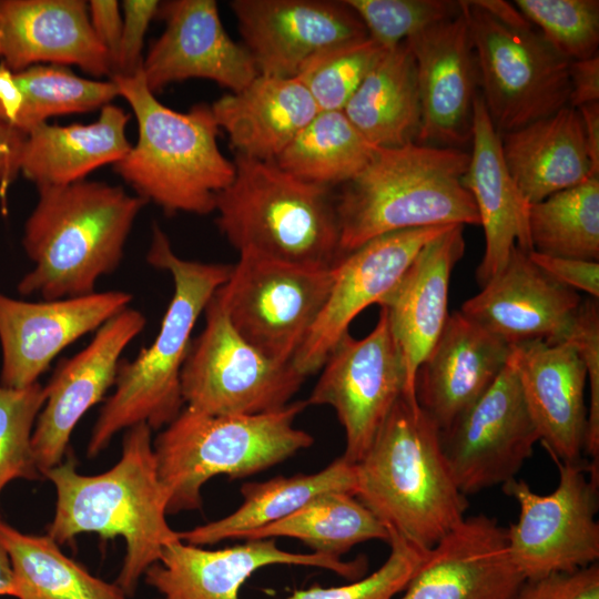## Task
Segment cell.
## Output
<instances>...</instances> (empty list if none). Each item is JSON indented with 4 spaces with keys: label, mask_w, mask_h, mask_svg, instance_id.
Returning a JSON list of instances; mask_svg holds the SVG:
<instances>
[{
    "label": "cell",
    "mask_w": 599,
    "mask_h": 599,
    "mask_svg": "<svg viewBox=\"0 0 599 599\" xmlns=\"http://www.w3.org/2000/svg\"><path fill=\"white\" fill-rule=\"evenodd\" d=\"M151 432L144 423L128 428L121 458L102 474L81 475L72 459L43 474L57 491L47 535L58 545L83 532L121 536L126 547L115 583L126 596L135 592L163 548L181 540L166 521L169 497L158 474Z\"/></svg>",
    "instance_id": "cell-1"
},
{
    "label": "cell",
    "mask_w": 599,
    "mask_h": 599,
    "mask_svg": "<svg viewBox=\"0 0 599 599\" xmlns=\"http://www.w3.org/2000/svg\"><path fill=\"white\" fill-rule=\"evenodd\" d=\"M22 244L34 267L21 295L53 301L90 295L120 265L134 221L146 202L122 186L81 180L38 189Z\"/></svg>",
    "instance_id": "cell-2"
},
{
    "label": "cell",
    "mask_w": 599,
    "mask_h": 599,
    "mask_svg": "<svg viewBox=\"0 0 599 599\" xmlns=\"http://www.w3.org/2000/svg\"><path fill=\"white\" fill-rule=\"evenodd\" d=\"M355 497L379 521L423 549H433L466 517L443 451L440 430L417 399L398 398L356 463Z\"/></svg>",
    "instance_id": "cell-3"
},
{
    "label": "cell",
    "mask_w": 599,
    "mask_h": 599,
    "mask_svg": "<svg viewBox=\"0 0 599 599\" xmlns=\"http://www.w3.org/2000/svg\"><path fill=\"white\" fill-rule=\"evenodd\" d=\"M470 155L463 149L409 142L376 148L368 164L342 184L335 200L342 256L392 232L479 225L464 185Z\"/></svg>",
    "instance_id": "cell-4"
},
{
    "label": "cell",
    "mask_w": 599,
    "mask_h": 599,
    "mask_svg": "<svg viewBox=\"0 0 599 599\" xmlns=\"http://www.w3.org/2000/svg\"><path fill=\"white\" fill-rule=\"evenodd\" d=\"M150 265L167 271L173 295L153 343L132 359H121L115 389L92 428L88 456L95 457L121 430L144 423L151 429L169 425L182 410L181 372L191 334L213 294L229 280L233 265L204 263L177 256L166 234L152 229L146 254Z\"/></svg>",
    "instance_id": "cell-5"
},
{
    "label": "cell",
    "mask_w": 599,
    "mask_h": 599,
    "mask_svg": "<svg viewBox=\"0 0 599 599\" xmlns=\"http://www.w3.org/2000/svg\"><path fill=\"white\" fill-rule=\"evenodd\" d=\"M119 95L131 106L138 141L114 172L146 203L166 213L205 215L234 179L235 165L217 145L219 125L211 105L196 104L179 112L161 103L148 88L140 69L113 74Z\"/></svg>",
    "instance_id": "cell-6"
},
{
    "label": "cell",
    "mask_w": 599,
    "mask_h": 599,
    "mask_svg": "<svg viewBox=\"0 0 599 599\" xmlns=\"http://www.w3.org/2000/svg\"><path fill=\"white\" fill-rule=\"evenodd\" d=\"M233 181L219 193L216 224L240 256L328 268L342 257L331 189L274 161L235 154Z\"/></svg>",
    "instance_id": "cell-7"
},
{
    "label": "cell",
    "mask_w": 599,
    "mask_h": 599,
    "mask_svg": "<svg viewBox=\"0 0 599 599\" xmlns=\"http://www.w3.org/2000/svg\"><path fill=\"white\" fill-rule=\"evenodd\" d=\"M306 400L254 415H207L183 408L156 436L153 451L167 515L202 507V487L216 475L241 479L266 470L314 443L294 426Z\"/></svg>",
    "instance_id": "cell-8"
},
{
    "label": "cell",
    "mask_w": 599,
    "mask_h": 599,
    "mask_svg": "<svg viewBox=\"0 0 599 599\" xmlns=\"http://www.w3.org/2000/svg\"><path fill=\"white\" fill-rule=\"evenodd\" d=\"M476 55L479 88L499 134L515 131L569 105L571 60L531 24H508L460 1Z\"/></svg>",
    "instance_id": "cell-9"
},
{
    "label": "cell",
    "mask_w": 599,
    "mask_h": 599,
    "mask_svg": "<svg viewBox=\"0 0 599 599\" xmlns=\"http://www.w3.org/2000/svg\"><path fill=\"white\" fill-rule=\"evenodd\" d=\"M204 316L181 372L185 407L207 415H254L290 404L305 379L292 362L273 361L246 342L216 292Z\"/></svg>",
    "instance_id": "cell-10"
},
{
    "label": "cell",
    "mask_w": 599,
    "mask_h": 599,
    "mask_svg": "<svg viewBox=\"0 0 599 599\" xmlns=\"http://www.w3.org/2000/svg\"><path fill=\"white\" fill-rule=\"evenodd\" d=\"M551 458L559 473L552 493L539 495L516 478L501 486L519 505L506 536L510 559L525 579L575 571L599 559V480L590 477L587 459Z\"/></svg>",
    "instance_id": "cell-11"
},
{
    "label": "cell",
    "mask_w": 599,
    "mask_h": 599,
    "mask_svg": "<svg viewBox=\"0 0 599 599\" xmlns=\"http://www.w3.org/2000/svg\"><path fill=\"white\" fill-rule=\"evenodd\" d=\"M333 277V266L240 256L216 295L246 342L273 361L291 363L326 302Z\"/></svg>",
    "instance_id": "cell-12"
},
{
    "label": "cell",
    "mask_w": 599,
    "mask_h": 599,
    "mask_svg": "<svg viewBox=\"0 0 599 599\" xmlns=\"http://www.w3.org/2000/svg\"><path fill=\"white\" fill-rule=\"evenodd\" d=\"M308 405L331 406L345 432L343 457L356 464L372 445L406 389V369L380 307L373 331L357 339L345 334L325 359Z\"/></svg>",
    "instance_id": "cell-13"
},
{
    "label": "cell",
    "mask_w": 599,
    "mask_h": 599,
    "mask_svg": "<svg viewBox=\"0 0 599 599\" xmlns=\"http://www.w3.org/2000/svg\"><path fill=\"white\" fill-rule=\"evenodd\" d=\"M538 440L510 356L488 389L440 432L443 451L465 496L516 478Z\"/></svg>",
    "instance_id": "cell-14"
},
{
    "label": "cell",
    "mask_w": 599,
    "mask_h": 599,
    "mask_svg": "<svg viewBox=\"0 0 599 599\" xmlns=\"http://www.w3.org/2000/svg\"><path fill=\"white\" fill-rule=\"evenodd\" d=\"M230 7L262 75L297 78L317 55L368 37L345 0H234Z\"/></svg>",
    "instance_id": "cell-15"
},
{
    "label": "cell",
    "mask_w": 599,
    "mask_h": 599,
    "mask_svg": "<svg viewBox=\"0 0 599 599\" xmlns=\"http://www.w3.org/2000/svg\"><path fill=\"white\" fill-rule=\"evenodd\" d=\"M451 226L387 233L342 256L333 266L326 302L292 359L294 367L305 377L319 370L353 319L369 305L379 304L419 251Z\"/></svg>",
    "instance_id": "cell-16"
},
{
    "label": "cell",
    "mask_w": 599,
    "mask_h": 599,
    "mask_svg": "<svg viewBox=\"0 0 599 599\" xmlns=\"http://www.w3.org/2000/svg\"><path fill=\"white\" fill-rule=\"evenodd\" d=\"M145 324L140 311L126 307L106 321L82 351L59 364L44 386L45 402L31 436L40 475L61 464L73 428L115 384L121 354Z\"/></svg>",
    "instance_id": "cell-17"
},
{
    "label": "cell",
    "mask_w": 599,
    "mask_h": 599,
    "mask_svg": "<svg viewBox=\"0 0 599 599\" xmlns=\"http://www.w3.org/2000/svg\"><path fill=\"white\" fill-rule=\"evenodd\" d=\"M272 565L323 568L353 581L367 570L365 557L344 561L317 552H290L275 538L248 539L216 550L179 540L163 548L144 580L161 595L158 599H238L243 583Z\"/></svg>",
    "instance_id": "cell-18"
},
{
    "label": "cell",
    "mask_w": 599,
    "mask_h": 599,
    "mask_svg": "<svg viewBox=\"0 0 599 599\" xmlns=\"http://www.w3.org/2000/svg\"><path fill=\"white\" fill-rule=\"evenodd\" d=\"M162 34L143 58V79L154 94L187 79H207L238 92L260 73L244 45L225 31L214 0L160 2Z\"/></svg>",
    "instance_id": "cell-19"
},
{
    "label": "cell",
    "mask_w": 599,
    "mask_h": 599,
    "mask_svg": "<svg viewBox=\"0 0 599 599\" xmlns=\"http://www.w3.org/2000/svg\"><path fill=\"white\" fill-rule=\"evenodd\" d=\"M131 301L130 293L118 290L41 302L0 293V385L24 388L37 383L59 353L98 331Z\"/></svg>",
    "instance_id": "cell-20"
},
{
    "label": "cell",
    "mask_w": 599,
    "mask_h": 599,
    "mask_svg": "<svg viewBox=\"0 0 599 599\" xmlns=\"http://www.w3.org/2000/svg\"><path fill=\"white\" fill-rule=\"evenodd\" d=\"M405 42L415 60L422 109L417 142L455 149L470 144L479 74L463 7L458 16Z\"/></svg>",
    "instance_id": "cell-21"
},
{
    "label": "cell",
    "mask_w": 599,
    "mask_h": 599,
    "mask_svg": "<svg viewBox=\"0 0 599 599\" xmlns=\"http://www.w3.org/2000/svg\"><path fill=\"white\" fill-rule=\"evenodd\" d=\"M581 301L577 291L515 246L505 267L459 312L510 346L529 341L556 344L567 339Z\"/></svg>",
    "instance_id": "cell-22"
},
{
    "label": "cell",
    "mask_w": 599,
    "mask_h": 599,
    "mask_svg": "<svg viewBox=\"0 0 599 599\" xmlns=\"http://www.w3.org/2000/svg\"><path fill=\"white\" fill-rule=\"evenodd\" d=\"M525 580L510 559L506 528L477 515L427 552L399 599H518Z\"/></svg>",
    "instance_id": "cell-23"
},
{
    "label": "cell",
    "mask_w": 599,
    "mask_h": 599,
    "mask_svg": "<svg viewBox=\"0 0 599 599\" xmlns=\"http://www.w3.org/2000/svg\"><path fill=\"white\" fill-rule=\"evenodd\" d=\"M510 361L546 451L562 463L582 461L588 382L576 347L568 341L556 344L524 342L511 346Z\"/></svg>",
    "instance_id": "cell-24"
},
{
    "label": "cell",
    "mask_w": 599,
    "mask_h": 599,
    "mask_svg": "<svg viewBox=\"0 0 599 599\" xmlns=\"http://www.w3.org/2000/svg\"><path fill=\"white\" fill-rule=\"evenodd\" d=\"M0 59L12 71L59 64L112 74L83 0H0Z\"/></svg>",
    "instance_id": "cell-25"
},
{
    "label": "cell",
    "mask_w": 599,
    "mask_h": 599,
    "mask_svg": "<svg viewBox=\"0 0 599 599\" xmlns=\"http://www.w3.org/2000/svg\"><path fill=\"white\" fill-rule=\"evenodd\" d=\"M465 251L464 225H454L429 241L397 284L378 304L406 369L404 395L416 399L415 378L448 318V287L454 266Z\"/></svg>",
    "instance_id": "cell-26"
},
{
    "label": "cell",
    "mask_w": 599,
    "mask_h": 599,
    "mask_svg": "<svg viewBox=\"0 0 599 599\" xmlns=\"http://www.w3.org/2000/svg\"><path fill=\"white\" fill-rule=\"evenodd\" d=\"M511 346L459 311L448 315L435 346L419 366L415 396L440 432L447 429L494 383Z\"/></svg>",
    "instance_id": "cell-27"
},
{
    "label": "cell",
    "mask_w": 599,
    "mask_h": 599,
    "mask_svg": "<svg viewBox=\"0 0 599 599\" xmlns=\"http://www.w3.org/2000/svg\"><path fill=\"white\" fill-rule=\"evenodd\" d=\"M471 151L464 185L475 202L485 233V252L476 275L483 287L506 265L515 246L531 252L529 204L505 164L500 134L488 116L481 95L475 100Z\"/></svg>",
    "instance_id": "cell-28"
},
{
    "label": "cell",
    "mask_w": 599,
    "mask_h": 599,
    "mask_svg": "<svg viewBox=\"0 0 599 599\" xmlns=\"http://www.w3.org/2000/svg\"><path fill=\"white\" fill-rule=\"evenodd\" d=\"M211 109L235 154L258 161H275L319 112L297 78L262 74L216 100Z\"/></svg>",
    "instance_id": "cell-29"
},
{
    "label": "cell",
    "mask_w": 599,
    "mask_h": 599,
    "mask_svg": "<svg viewBox=\"0 0 599 599\" xmlns=\"http://www.w3.org/2000/svg\"><path fill=\"white\" fill-rule=\"evenodd\" d=\"M500 143L507 170L528 203L597 176L579 111L569 105L500 134Z\"/></svg>",
    "instance_id": "cell-30"
},
{
    "label": "cell",
    "mask_w": 599,
    "mask_h": 599,
    "mask_svg": "<svg viewBox=\"0 0 599 599\" xmlns=\"http://www.w3.org/2000/svg\"><path fill=\"white\" fill-rule=\"evenodd\" d=\"M130 114L109 103L88 124L42 123L26 138L20 173L37 189L60 186L87 179L95 169L114 164L130 151L126 136Z\"/></svg>",
    "instance_id": "cell-31"
},
{
    "label": "cell",
    "mask_w": 599,
    "mask_h": 599,
    "mask_svg": "<svg viewBox=\"0 0 599 599\" xmlns=\"http://www.w3.org/2000/svg\"><path fill=\"white\" fill-rule=\"evenodd\" d=\"M343 112L375 146L417 142L422 109L415 60L405 41L384 50Z\"/></svg>",
    "instance_id": "cell-32"
},
{
    "label": "cell",
    "mask_w": 599,
    "mask_h": 599,
    "mask_svg": "<svg viewBox=\"0 0 599 599\" xmlns=\"http://www.w3.org/2000/svg\"><path fill=\"white\" fill-rule=\"evenodd\" d=\"M329 491L355 496V465L343 456L315 474L244 483L241 488L243 501L235 511L219 520L179 531V537L182 541L195 546L213 545L225 539H242L251 531L290 516L315 496Z\"/></svg>",
    "instance_id": "cell-33"
},
{
    "label": "cell",
    "mask_w": 599,
    "mask_h": 599,
    "mask_svg": "<svg viewBox=\"0 0 599 599\" xmlns=\"http://www.w3.org/2000/svg\"><path fill=\"white\" fill-rule=\"evenodd\" d=\"M0 544L9 555L18 599H126L116 583L92 576L45 536L22 534L0 520Z\"/></svg>",
    "instance_id": "cell-34"
},
{
    "label": "cell",
    "mask_w": 599,
    "mask_h": 599,
    "mask_svg": "<svg viewBox=\"0 0 599 599\" xmlns=\"http://www.w3.org/2000/svg\"><path fill=\"white\" fill-rule=\"evenodd\" d=\"M116 97L111 79L92 80L65 65L35 64L12 71L7 83V121L28 134L51 116L101 110Z\"/></svg>",
    "instance_id": "cell-35"
},
{
    "label": "cell",
    "mask_w": 599,
    "mask_h": 599,
    "mask_svg": "<svg viewBox=\"0 0 599 599\" xmlns=\"http://www.w3.org/2000/svg\"><path fill=\"white\" fill-rule=\"evenodd\" d=\"M291 537L313 551L341 558L368 540L388 541L387 528L354 495L329 491L315 496L290 516L251 531L242 540Z\"/></svg>",
    "instance_id": "cell-36"
},
{
    "label": "cell",
    "mask_w": 599,
    "mask_h": 599,
    "mask_svg": "<svg viewBox=\"0 0 599 599\" xmlns=\"http://www.w3.org/2000/svg\"><path fill=\"white\" fill-rule=\"evenodd\" d=\"M376 148L343 111H319L274 162L297 179L331 189L356 176Z\"/></svg>",
    "instance_id": "cell-37"
},
{
    "label": "cell",
    "mask_w": 599,
    "mask_h": 599,
    "mask_svg": "<svg viewBox=\"0 0 599 599\" xmlns=\"http://www.w3.org/2000/svg\"><path fill=\"white\" fill-rule=\"evenodd\" d=\"M528 230L537 253L598 262L599 176L530 203Z\"/></svg>",
    "instance_id": "cell-38"
},
{
    "label": "cell",
    "mask_w": 599,
    "mask_h": 599,
    "mask_svg": "<svg viewBox=\"0 0 599 599\" xmlns=\"http://www.w3.org/2000/svg\"><path fill=\"white\" fill-rule=\"evenodd\" d=\"M384 49L369 37L314 58L297 75L319 111H343Z\"/></svg>",
    "instance_id": "cell-39"
},
{
    "label": "cell",
    "mask_w": 599,
    "mask_h": 599,
    "mask_svg": "<svg viewBox=\"0 0 599 599\" xmlns=\"http://www.w3.org/2000/svg\"><path fill=\"white\" fill-rule=\"evenodd\" d=\"M512 3L546 41L569 60L598 54V0H516Z\"/></svg>",
    "instance_id": "cell-40"
},
{
    "label": "cell",
    "mask_w": 599,
    "mask_h": 599,
    "mask_svg": "<svg viewBox=\"0 0 599 599\" xmlns=\"http://www.w3.org/2000/svg\"><path fill=\"white\" fill-rule=\"evenodd\" d=\"M45 402V388L38 382L24 388L0 385V493L11 480L37 479L31 436Z\"/></svg>",
    "instance_id": "cell-41"
},
{
    "label": "cell",
    "mask_w": 599,
    "mask_h": 599,
    "mask_svg": "<svg viewBox=\"0 0 599 599\" xmlns=\"http://www.w3.org/2000/svg\"><path fill=\"white\" fill-rule=\"evenodd\" d=\"M364 23L368 37L389 50L413 34L461 12L451 0H345Z\"/></svg>",
    "instance_id": "cell-42"
},
{
    "label": "cell",
    "mask_w": 599,
    "mask_h": 599,
    "mask_svg": "<svg viewBox=\"0 0 599 599\" xmlns=\"http://www.w3.org/2000/svg\"><path fill=\"white\" fill-rule=\"evenodd\" d=\"M389 556L372 575L349 585L323 588L314 585L286 599H393L405 590L429 550H423L388 530Z\"/></svg>",
    "instance_id": "cell-43"
},
{
    "label": "cell",
    "mask_w": 599,
    "mask_h": 599,
    "mask_svg": "<svg viewBox=\"0 0 599 599\" xmlns=\"http://www.w3.org/2000/svg\"><path fill=\"white\" fill-rule=\"evenodd\" d=\"M577 349L589 386V407L585 445L589 475L599 480V303L598 298L582 300L567 339Z\"/></svg>",
    "instance_id": "cell-44"
},
{
    "label": "cell",
    "mask_w": 599,
    "mask_h": 599,
    "mask_svg": "<svg viewBox=\"0 0 599 599\" xmlns=\"http://www.w3.org/2000/svg\"><path fill=\"white\" fill-rule=\"evenodd\" d=\"M122 33L113 74L131 75L142 65V51L148 28L158 16L160 1L124 0Z\"/></svg>",
    "instance_id": "cell-45"
},
{
    "label": "cell",
    "mask_w": 599,
    "mask_h": 599,
    "mask_svg": "<svg viewBox=\"0 0 599 599\" xmlns=\"http://www.w3.org/2000/svg\"><path fill=\"white\" fill-rule=\"evenodd\" d=\"M518 599H599V565L526 579Z\"/></svg>",
    "instance_id": "cell-46"
},
{
    "label": "cell",
    "mask_w": 599,
    "mask_h": 599,
    "mask_svg": "<svg viewBox=\"0 0 599 599\" xmlns=\"http://www.w3.org/2000/svg\"><path fill=\"white\" fill-rule=\"evenodd\" d=\"M529 257L554 280L599 298V263L529 252Z\"/></svg>",
    "instance_id": "cell-47"
},
{
    "label": "cell",
    "mask_w": 599,
    "mask_h": 599,
    "mask_svg": "<svg viewBox=\"0 0 599 599\" xmlns=\"http://www.w3.org/2000/svg\"><path fill=\"white\" fill-rule=\"evenodd\" d=\"M120 6L116 0H91L88 2L92 30L109 54L112 73L116 62L122 33L123 20Z\"/></svg>",
    "instance_id": "cell-48"
},
{
    "label": "cell",
    "mask_w": 599,
    "mask_h": 599,
    "mask_svg": "<svg viewBox=\"0 0 599 599\" xmlns=\"http://www.w3.org/2000/svg\"><path fill=\"white\" fill-rule=\"evenodd\" d=\"M569 79V106L578 109L586 104L599 102L598 54L585 60L571 61Z\"/></svg>",
    "instance_id": "cell-49"
},
{
    "label": "cell",
    "mask_w": 599,
    "mask_h": 599,
    "mask_svg": "<svg viewBox=\"0 0 599 599\" xmlns=\"http://www.w3.org/2000/svg\"><path fill=\"white\" fill-rule=\"evenodd\" d=\"M27 134L0 122V195L20 173V161Z\"/></svg>",
    "instance_id": "cell-50"
},
{
    "label": "cell",
    "mask_w": 599,
    "mask_h": 599,
    "mask_svg": "<svg viewBox=\"0 0 599 599\" xmlns=\"http://www.w3.org/2000/svg\"><path fill=\"white\" fill-rule=\"evenodd\" d=\"M579 111L592 174L599 176V102L582 105Z\"/></svg>",
    "instance_id": "cell-51"
},
{
    "label": "cell",
    "mask_w": 599,
    "mask_h": 599,
    "mask_svg": "<svg viewBox=\"0 0 599 599\" xmlns=\"http://www.w3.org/2000/svg\"><path fill=\"white\" fill-rule=\"evenodd\" d=\"M0 596L14 597V579L8 552L0 544Z\"/></svg>",
    "instance_id": "cell-52"
}]
</instances>
